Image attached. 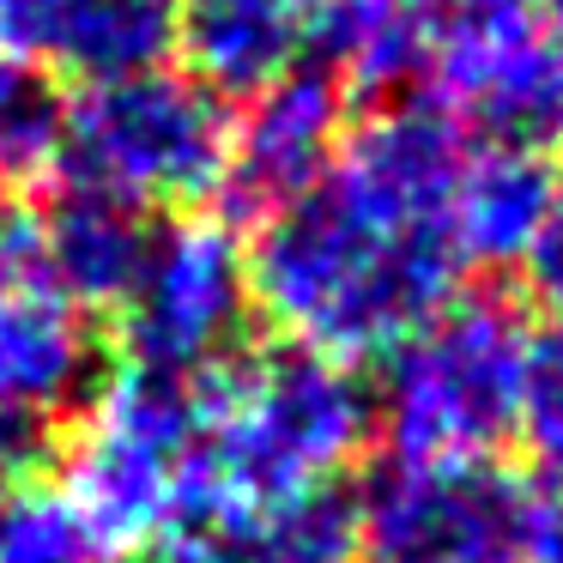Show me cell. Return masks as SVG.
I'll use <instances>...</instances> for the list:
<instances>
[{
    "label": "cell",
    "instance_id": "6da1fadb",
    "mask_svg": "<svg viewBox=\"0 0 563 563\" xmlns=\"http://www.w3.org/2000/svg\"><path fill=\"white\" fill-rule=\"evenodd\" d=\"M461 158L466 134L449 103L394 98L340 140L316 188L261 219L249 297L285 345L369 364L449 303Z\"/></svg>",
    "mask_w": 563,
    "mask_h": 563
},
{
    "label": "cell",
    "instance_id": "7a4b0ae2",
    "mask_svg": "<svg viewBox=\"0 0 563 563\" xmlns=\"http://www.w3.org/2000/svg\"><path fill=\"white\" fill-rule=\"evenodd\" d=\"M369 430H376V406L352 364H333L285 340L224 364L207 382V437H200V466L219 521L279 503L291 490L333 485L364 454Z\"/></svg>",
    "mask_w": 563,
    "mask_h": 563
},
{
    "label": "cell",
    "instance_id": "3957f363",
    "mask_svg": "<svg viewBox=\"0 0 563 563\" xmlns=\"http://www.w3.org/2000/svg\"><path fill=\"white\" fill-rule=\"evenodd\" d=\"M200 437L207 382L122 369L91 394L86 424L67 442V490L103 545H164L176 533L219 527Z\"/></svg>",
    "mask_w": 563,
    "mask_h": 563
},
{
    "label": "cell",
    "instance_id": "277c9868",
    "mask_svg": "<svg viewBox=\"0 0 563 563\" xmlns=\"http://www.w3.org/2000/svg\"><path fill=\"white\" fill-rule=\"evenodd\" d=\"M527 333L509 297H449L382 357L376 424L394 454L442 461V454H497L515 437L527 382Z\"/></svg>",
    "mask_w": 563,
    "mask_h": 563
},
{
    "label": "cell",
    "instance_id": "5b68a950",
    "mask_svg": "<svg viewBox=\"0 0 563 563\" xmlns=\"http://www.w3.org/2000/svg\"><path fill=\"white\" fill-rule=\"evenodd\" d=\"M231 115L207 86L170 67L79 86L62 110V183L98 188L134 212L200 207L219 195Z\"/></svg>",
    "mask_w": 563,
    "mask_h": 563
},
{
    "label": "cell",
    "instance_id": "8992f818",
    "mask_svg": "<svg viewBox=\"0 0 563 563\" xmlns=\"http://www.w3.org/2000/svg\"><path fill=\"white\" fill-rule=\"evenodd\" d=\"M539 485L497 454L376 466L357 497L364 563H533Z\"/></svg>",
    "mask_w": 563,
    "mask_h": 563
},
{
    "label": "cell",
    "instance_id": "52a82bcc",
    "mask_svg": "<svg viewBox=\"0 0 563 563\" xmlns=\"http://www.w3.org/2000/svg\"><path fill=\"white\" fill-rule=\"evenodd\" d=\"M430 74L485 140H563V0H424Z\"/></svg>",
    "mask_w": 563,
    "mask_h": 563
},
{
    "label": "cell",
    "instance_id": "ba28073f",
    "mask_svg": "<svg viewBox=\"0 0 563 563\" xmlns=\"http://www.w3.org/2000/svg\"><path fill=\"white\" fill-rule=\"evenodd\" d=\"M255 297L249 255L224 219H176L152 231L146 267L122 303L128 369L176 382H212L243 357Z\"/></svg>",
    "mask_w": 563,
    "mask_h": 563
},
{
    "label": "cell",
    "instance_id": "9c48e42d",
    "mask_svg": "<svg viewBox=\"0 0 563 563\" xmlns=\"http://www.w3.org/2000/svg\"><path fill=\"white\" fill-rule=\"evenodd\" d=\"M345 140V86L328 67H297L261 98H249L243 122H231L219 195L231 219H273L303 188L328 176Z\"/></svg>",
    "mask_w": 563,
    "mask_h": 563
},
{
    "label": "cell",
    "instance_id": "30bf717a",
    "mask_svg": "<svg viewBox=\"0 0 563 563\" xmlns=\"http://www.w3.org/2000/svg\"><path fill=\"white\" fill-rule=\"evenodd\" d=\"M103 376V340L91 316L62 297L0 236V406L31 418H74Z\"/></svg>",
    "mask_w": 563,
    "mask_h": 563
},
{
    "label": "cell",
    "instance_id": "8fae6325",
    "mask_svg": "<svg viewBox=\"0 0 563 563\" xmlns=\"http://www.w3.org/2000/svg\"><path fill=\"white\" fill-rule=\"evenodd\" d=\"M0 236H7V249L31 273H43L86 316L128 303L140 267H146V249H152L146 212L122 207V200L98 195V188H79V183H62L25 219H7Z\"/></svg>",
    "mask_w": 563,
    "mask_h": 563
},
{
    "label": "cell",
    "instance_id": "7c38bea8",
    "mask_svg": "<svg viewBox=\"0 0 563 563\" xmlns=\"http://www.w3.org/2000/svg\"><path fill=\"white\" fill-rule=\"evenodd\" d=\"M7 55L79 86L164 67L176 43V0H0Z\"/></svg>",
    "mask_w": 563,
    "mask_h": 563
},
{
    "label": "cell",
    "instance_id": "4fadbf2b",
    "mask_svg": "<svg viewBox=\"0 0 563 563\" xmlns=\"http://www.w3.org/2000/svg\"><path fill=\"white\" fill-rule=\"evenodd\" d=\"M170 49L219 103H249L303 67L309 0H183Z\"/></svg>",
    "mask_w": 563,
    "mask_h": 563
},
{
    "label": "cell",
    "instance_id": "5bb4252c",
    "mask_svg": "<svg viewBox=\"0 0 563 563\" xmlns=\"http://www.w3.org/2000/svg\"><path fill=\"white\" fill-rule=\"evenodd\" d=\"M551 164L533 146L485 140L466 146L449 200V231L461 267H521L551 212Z\"/></svg>",
    "mask_w": 563,
    "mask_h": 563
},
{
    "label": "cell",
    "instance_id": "9a60e30c",
    "mask_svg": "<svg viewBox=\"0 0 563 563\" xmlns=\"http://www.w3.org/2000/svg\"><path fill=\"white\" fill-rule=\"evenodd\" d=\"M309 49L328 74L369 98H394L430 74V7L424 0H340L309 7Z\"/></svg>",
    "mask_w": 563,
    "mask_h": 563
},
{
    "label": "cell",
    "instance_id": "2e32d148",
    "mask_svg": "<svg viewBox=\"0 0 563 563\" xmlns=\"http://www.w3.org/2000/svg\"><path fill=\"white\" fill-rule=\"evenodd\" d=\"M236 563H357V497L333 485L291 490L219 521Z\"/></svg>",
    "mask_w": 563,
    "mask_h": 563
},
{
    "label": "cell",
    "instance_id": "e0dca14e",
    "mask_svg": "<svg viewBox=\"0 0 563 563\" xmlns=\"http://www.w3.org/2000/svg\"><path fill=\"white\" fill-rule=\"evenodd\" d=\"M0 563H110V545L74 490L37 473L0 485Z\"/></svg>",
    "mask_w": 563,
    "mask_h": 563
},
{
    "label": "cell",
    "instance_id": "ac0fdd59",
    "mask_svg": "<svg viewBox=\"0 0 563 563\" xmlns=\"http://www.w3.org/2000/svg\"><path fill=\"white\" fill-rule=\"evenodd\" d=\"M62 110L67 98L37 62L0 55V183L7 176H37L43 164H55Z\"/></svg>",
    "mask_w": 563,
    "mask_h": 563
},
{
    "label": "cell",
    "instance_id": "d6986e66",
    "mask_svg": "<svg viewBox=\"0 0 563 563\" xmlns=\"http://www.w3.org/2000/svg\"><path fill=\"white\" fill-rule=\"evenodd\" d=\"M521 430L533 466L545 473V485L563 490V328H551L545 340H533L527 352V382H521Z\"/></svg>",
    "mask_w": 563,
    "mask_h": 563
},
{
    "label": "cell",
    "instance_id": "ffe728a7",
    "mask_svg": "<svg viewBox=\"0 0 563 563\" xmlns=\"http://www.w3.org/2000/svg\"><path fill=\"white\" fill-rule=\"evenodd\" d=\"M527 291H533L539 309H551V321L563 328V170L551 176V212L539 224L533 249H527Z\"/></svg>",
    "mask_w": 563,
    "mask_h": 563
},
{
    "label": "cell",
    "instance_id": "44dd1931",
    "mask_svg": "<svg viewBox=\"0 0 563 563\" xmlns=\"http://www.w3.org/2000/svg\"><path fill=\"white\" fill-rule=\"evenodd\" d=\"M55 449H62V424L0 406V485H13V478H37L43 466L55 461Z\"/></svg>",
    "mask_w": 563,
    "mask_h": 563
},
{
    "label": "cell",
    "instance_id": "7402d4cb",
    "mask_svg": "<svg viewBox=\"0 0 563 563\" xmlns=\"http://www.w3.org/2000/svg\"><path fill=\"white\" fill-rule=\"evenodd\" d=\"M309 7H340V0H309Z\"/></svg>",
    "mask_w": 563,
    "mask_h": 563
}]
</instances>
